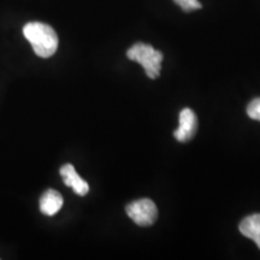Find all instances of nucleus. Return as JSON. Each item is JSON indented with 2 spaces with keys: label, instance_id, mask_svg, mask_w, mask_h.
<instances>
[{
  "label": "nucleus",
  "instance_id": "1a4fd4ad",
  "mask_svg": "<svg viewBox=\"0 0 260 260\" xmlns=\"http://www.w3.org/2000/svg\"><path fill=\"white\" fill-rule=\"evenodd\" d=\"M174 2L186 12L201 9V6H203L198 0H174Z\"/></svg>",
  "mask_w": 260,
  "mask_h": 260
},
{
  "label": "nucleus",
  "instance_id": "f03ea898",
  "mask_svg": "<svg viewBox=\"0 0 260 260\" xmlns=\"http://www.w3.org/2000/svg\"><path fill=\"white\" fill-rule=\"evenodd\" d=\"M126 57L141 64L149 79H158L160 75L162 54L160 51L154 50L151 45L138 42L126 51Z\"/></svg>",
  "mask_w": 260,
  "mask_h": 260
},
{
  "label": "nucleus",
  "instance_id": "7ed1b4c3",
  "mask_svg": "<svg viewBox=\"0 0 260 260\" xmlns=\"http://www.w3.org/2000/svg\"><path fill=\"white\" fill-rule=\"evenodd\" d=\"M126 214L140 226L152 225L158 218V209L149 199H140L130 203L125 207Z\"/></svg>",
  "mask_w": 260,
  "mask_h": 260
},
{
  "label": "nucleus",
  "instance_id": "f257e3e1",
  "mask_svg": "<svg viewBox=\"0 0 260 260\" xmlns=\"http://www.w3.org/2000/svg\"><path fill=\"white\" fill-rule=\"evenodd\" d=\"M23 34L25 39L30 42L37 56L50 58L56 53L58 48V37L51 25L41 23V22H30L24 25Z\"/></svg>",
  "mask_w": 260,
  "mask_h": 260
},
{
  "label": "nucleus",
  "instance_id": "423d86ee",
  "mask_svg": "<svg viewBox=\"0 0 260 260\" xmlns=\"http://www.w3.org/2000/svg\"><path fill=\"white\" fill-rule=\"evenodd\" d=\"M63 206V197L59 191L48 189L40 198V211L45 216H54Z\"/></svg>",
  "mask_w": 260,
  "mask_h": 260
},
{
  "label": "nucleus",
  "instance_id": "6e6552de",
  "mask_svg": "<svg viewBox=\"0 0 260 260\" xmlns=\"http://www.w3.org/2000/svg\"><path fill=\"white\" fill-rule=\"evenodd\" d=\"M247 115L249 118L260 122V98H256L249 103V105L247 106Z\"/></svg>",
  "mask_w": 260,
  "mask_h": 260
},
{
  "label": "nucleus",
  "instance_id": "0eeeda50",
  "mask_svg": "<svg viewBox=\"0 0 260 260\" xmlns=\"http://www.w3.org/2000/svg\"><path fill=\"white\" fill-rule=\"evenodd\" d=\"M239 228L243 236L253 240L260 248V213L246 217Z\"/></svg>",
  "mask_w": 260,
  "mask_h": 260
},
{
  "label": "nucleus",
  "instance_id": "39448f33",
  "mask_svg": "<svg viewBox=\"0 0 260 260\" xmlns=\"http://www.w3.org/2000/svg\"><path fill=\"white\" fill-rule=\"evenodd\" d=\"M60 176L63 178V182L65 186L71 187L73 190L80 197H84L88 194L89 186L82 177L77 174L75 168L71 164H65L60 168Z\"/></svg>",
  "mask_w": 260,
  "mask_h": 260
},
{
  "label": "nucleus",
  "instance_id": "20e7f679",
  "mask_svg": "<svg viewBox=\"0 0 260 260\" xmlns=\"http://www.w3.org/2000/svg\"><path fill=\"white\" fill-rule=\"evenodd\" d=\"M198 129V119L190 109H183L180 113V125L175 130L174 135L177 141L188 142L194 138Z\"/></svg>",
  "mask_w": 260,
  "mask_h": 260
}]
</instances>
